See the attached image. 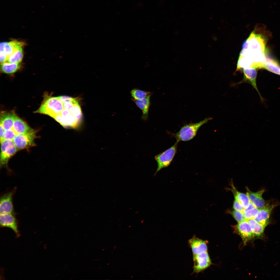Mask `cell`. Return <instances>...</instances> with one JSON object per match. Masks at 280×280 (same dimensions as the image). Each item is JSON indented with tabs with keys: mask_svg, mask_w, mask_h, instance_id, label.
I'll return each instance as SVG.
<instances>
[{
	"mask_svg": "<svg viewBox=\"0 0 280 280\" xmlns=\"http://www.w3.org/2000/svg\"><path fill=\"white\" fill-rule=\"evenodd\" d=\"M259 209L255 207L254 208L245 212L244 213L245 219L248 220L251 219H254L258 212Z\"/></svg>",
	"mask_w": 280,
	"mask_h": 280,
	"instance_id": "obj_27",
	"label": "cell"
},
{
	"mask_svg": "<svg viewBox=\"0 0 280 280\" xmlns=\"http://www.w3.org/2000/svg\"><path fill=\"white\" fill-rule=\"evenodd\" d=\"M69 110L72 115L75 117L81 123L82 114L81 107L78 103L75 104Z\"/></svg>",
	"mask_w": 280,
	"mask_h": 280,
	"instance_id": "obj_26",
	"label": "cell"
},
{
	"mask_svg": "<svg viewBox=\"0 0 280 280\" xmlns=\"http://www.w3.org/2000/svg\"><path fill=\"white\" fill-rule=\"evenodd\" d=\"M1 227H7L12 229L15 233L16 238L20 236L18 229V223L15 216V214H0Z\"/></svg>",
	"mask_w": 280,
	"mask_h": 280,
	"instance_id": "obj_9",
	"label": "cell"
},
{
	"mask_svg": "<svg viewBox=\"0 0 280 280\" xmlns=\"http://www.w3.org/2000/svg\"><path fill=\"white\" fill-rule=\"evenodd\" d=\"M12 129L17 134L27 133L32 129L24 121L16 116Z\"/></svg>",
	"mask_w": 280,
	"mask_h": 280,
	"instance_id": "obj_19",
	"label": "cell"
},
{
	"mask_svg": "<svg viewBox=\"0 0 280 280\" xmlns=\"http://www.w3.org/2000/svg\"><path fill=\"white\" fill-rule=\"evenodd\" d=\"M23 47L15 49L8 57L7 62L15 63H20L22 61L23 56Z\"/></svg>",
	"mask_w": 280,
	"mask_h": 280,
	"instance_id": "obj_24",
	"label": "cell"
},
{
	"mask_svg": "<svg viewBox=\"0 0 280 280\" xmlns=\"http://www.w3.org/2000/svg\"><path fill=\"white\" fill-rule=\"evenodd\" d=\"M36 134V131L32 129L27 133L17 134L13 141L18 150L27 148L35 145Z\"/></svg>",
	"mask_w": 280,
	"mask_h": 280,
	"instance_id": "obj_5",
	"label": "cell"
},
{
	"mask_svg": "<svg viewBox=\"0 0 280 280\" xmlns=\"http://www.w3.org/2000/svg\"><path fill=\"white\" fill-rule=\"evenodd\" d=\"M246 194L248 196L250 202L256 207L260 209L265 206L268 203L263 199L262 195L264 192V189L261 190L256 192H253L247 188Z\"/></svg>",
	"mask_w": 280,
	"mask_h": 280,
	"instance_id": "obj_15",
	"label": "cell"
},
{
	"mask_svg": "<svg viewBox=\"0 0 280 280\" xmlns=\"http://www.w3.org/2000/svg\"><path fill=\"white\" fill-rule=\"evenodd\" d=\"M16 135L17 134L12 128L5 130L3 139L13 141Z\"/></svg>",
	"mask_w": 280,
	"mask_h": 280,
	"instance_id": "obj_29",
	"label": "cell"
},
{
	"mask_svg": "<svg viewBox=\"0 0 280 280\" xmlns=\"http://www.w3.org/2000/svg\"><path fill=\"white\" fill-rule=\"evenodd\" d=\"M16 188L2 195L0 199V214H15L13 203V198Z\"/></svg>",
	"mask_w": 280,
	"mask_h": 280,
	"instance_id": "obj_8",
	"label": "cell"
},
{
	"mask_svg": "<svg viewBox=\"0 0 280 280\" xmlns=\"http://www.w3.org/2000/svg\"><path fill=\"white\" fill-rule=\"evenodd\" d=\"M236 227L244 244L254 236L247 220L238 223Z\"/></svg>",
	"mask_w": 280,
	"mask_h": 280,
	"instance_id": "obj_13",
	"label": "cell"
},
{
	"mask_svg": "<svg viewBox=\"0 0 280 280\" xmlns=\"http://www.w3.org/2000/svg\"><path fill=\"white\" fill-rule=\"evenodd\" d=\"M1 142V166L7 164L9 160L16 152L18 149L13 141L3 139Z\"/></svg>",
	"mask_w": 280,
	"mask_h": 280,
	"instance_id": "obj_6",
	"label": "cell"
},
{
	"mask_svg": "<svg viewBox=\"0 0 280 280\" xmlns=\"http://www.w3.org/2000/svg\"><path fill=\"white\" fill-rule=\"evenodd\" d=\"M263 68L280 75V64L275 59L268 57L267 55Z\"/></svg>",
	"mask_w": 280,
	"mask_h": 280,
	"instance_id": "obj_20",
	"label": "cell"
},
{
	"mask_svg": "<svg viewBox=\"0 0 280 280\" xmlns=\"http://www.w3.org/2000/svg\"><path fill=\"white\" fill-rule=\"evenodd\" d=\"M194 265L192 274H197L209 267L211 262L207 251L198 254H193Z\"/></svg>",
	"mask_w": 280,
	"mask_h": 280,
	"instance_id": "obj_7",
	"label": "cell"
},
{
	"mask_svg": "<svg viewBox=\"0 0 280 280\" xmlns=\"http://www.w3.org/2000/svg\"><path fill=\"white\" fill-rule=\"evenodd\" d=\"M208 243L207 241L200 239L195 235L188 242V247L191 249L193 254H199L207 251Z\"/></svg>",
	"mask_w": 280,
	"mask_h": 280,
	"instance_id": "obj_10",
	"label": "cell"
},
{
	"mask_svg": "<svg viewBox=\"0 0 280 280\" xmlns=\"http://www.w3.org/2000/svg\"><path fill=\"white\" fill-rule=\"evenodd\" d=\"M64 109L63 104L59 97H50L45 95L41 106L35 112L47 115L53 118L60 114Z\"/></svg>",
	"mask_w": 280,
	"mask_h": 280,
	"instance_id": "obj_2",
	"label": "cell"
},
{
	"mask_svg": "<svg viewBox=\"0 0 280 280\" xmlns=\"http://www.w3.org/2000/svg\"><path fill=\"white\" fill-rule=\"evenodd\" d=\"M25 43L23 42L16 40L9 42H3L0 44V53L8 57L18 47H23Z\"/></svg>",
	"mask_w": 280,
	"mask_h": 280,
	"instance_id": "obj_14",
	"label": "cell"
},
{
	"mask_svg": "<svg viewBox=\"0 0 280 280\" xmlns=\"http://www.w3.org/2000/svg\"><path fill=\"white\" fill-rule=\"evenodd\" d=\"M78 103L77 100L74 102L68 101L63 103L64 109L69 110L73 107L74 105Z\"/></svg>",
	"mask_w": 280,
	"mask_h": 280,
	"instance_id": "obj_31",
	"label": "cell"
},
{
	"mask_svg": "<svg viewBox=\"0 0 280 280\" xmlns=\"http://www.w3.org/2000/svg\"><path fill=\"white\" fill-rule=\"evenodd\" d=\"M132 99L138 100L144 98L150 95L151 93L149 92L145 91L137 88L132 89L130 92Z\"/></svg>",
	"mask_w": 280,
	"mask_h": 280,
	"instance_id": "obj_25",
	"label": "cell"
},
{
	"mask_svg": "<svg viewBox=\"0 0 280 280\" xmlns=\"http://www.w3.org/2000/svg\"><path fill=\"white\" fill-rule=\"evenodd\" d=\"M247 220L254 236H260L261 235L265 226L259 223L254 219Z\"/></svg>",
	"mask_w": 280,
	"mask_h": 280,
	"instance_id": "obj_23",
	"label": "cell"
},
{
	"mask_svg": "<svg viewBox=\"0 0 280 280\" xmlns=\"http://www.w3.org/2000/svg\"><path fill=\"white\" fill-rule=\"evenodd\" d=\"M0 142H1L4 139V136L5 130L2 126L1 124L0 126Z\"/></svg>",
	"mask_w": 280,
	"mask_h": 280,
	"instance_id": "obj_33",
	"label": "cell"
},
{
	"mask_svg": "<svg viewBox=\"0 0 280 280\" xmlns=\"http://www.w3.org/2000/svg\"><path fill=\"white\" fill-rule=\"evenodd\" d=\"M151 95H150L140 100H135L131 99L137 107L142 110V114L141 118L144 121H147L148 119Z\"/></svg>",
	"mask_w": 280,
	"mask_h": 280,
	"instance_id": "obj_18",
	"label": "cell"
},
{
	"mask_svg": "<svg viewBox=\"0 0 280 280\" xmlns=\"http://www.w3.org/2000/svg\"><path fill=\"white\" fill-rule=\"evenodd\" d=\"M231 214L238 223L245 220L244 214L239 211H233L231 212Z\"/></svg>",
	"mask_w": 280,
	"mask_h": 280,
	"instance_id": "obj_28",
	"label": "cell"
},
{
	"mask_svg": "<svg viewBox=\"0 0 280 280\" xmlns=\"http://www.w3.org/2000/svg\"><path fill=\"white\" fill-rule=\"evenodd\" d=\"M256 69V68L252 67L243 68V78L241 81L237 83L240 84L245 82L250 83L257 91L260 98L262 99V98L258 89L256 83V79L257 73Z\"/></svg>",
	"mask_w": 280,
	"mask_h": 280,
	"instance_id": "obj_12",
	"label": "cell"
},
{
	"mask_svg": "<svg viewBox=\"0 0 280 280\" xmlns=\"http://www.w3.org/2000/svg\"><path fill=\"white\" fill-rule=\"evenodd\" d=\"M274 206L269 205L268 204L264 207L259 209L258 214L254 219L259 223L266 226L268 222L270 213Z\"/></svg>",
	"mask_w": 280,
	"mask_h": 280,
	"instance_id": "obj_16",
	"label": "cell"
},
{
	"mask_svg": "<svg viewBox=\"0 0 280 280\" xmlns=\"http://www.w3.org/2000/svg\"><path fill=\"white\" fill-rule=\"evenodd\" d=\"M20 66V63H11L6 61L1 64V70L4 73L11 74L18 70Z\"/></svg>",
	"mask_w": 280,
	"mask_h": 280,
	"instance_id": "obj_22",
	"label": "cell"
},
{
	"mask_svg": "<svg viewBox=\"0 0 280 280\" xmlns=\"http://www.w3.org/2000/svg\"><path fill=\"white\" fill-rule=\"evenodd\" d=\"M255 207H256L255 205L251 202H250L248 206L244 209V212H245L247 211L251 210Z\"/></svg>",
	"mask_w": 280,
	"mask_h": 280,
	"instance_id": "obj_34",
	"label": "cell"
},
{
	"mask_svg": "<svg viewBox=\"0 0 280 280\" xmlns=\"http://www.w3.org/2000/svg\"><path fill=\"white\" fill-rule=\"evenodd\" d=\"M13 111L4 112L1 114L0 124L5 130L12 128L14 121L16 116Z\"/></svg>",
	"mask_w": 280,
	"mask_h": 280,
	"instance_id": "obj_17",
	"label": "cell"
},
{
	"mask_svg": "<svg viewBox=\"0 0 280 280\" xmlns=\"http://www.w3.org/2000/svg\"><path fill=\"white\" fill-rule=\"evenodd\" d=\"M59 97L60 101L62 103L68 101L73 102L77 100L75 98L68 96H59Z\"/></svg>",
	"mask_w": 280,
	"mask_h": 280,
	"instance_id": "obj_32",
	"label": "cell"
},
{
	"mask_svg": "<svg viewBox=\"0 0 280 280\" xmlns=\"http://www.w3.org/2000/svg\"><path fill=\"white\" fill-rule=\"evenodd\" d=\"M233 208L235 210L239 211L244 214V208L240 204L238 201L235 199L233 204Z\"/></svg>",
	"mask_w": 280,
	"mask_h": 280,
	"instance_id": "obj_30",
	"label": "cell"
},
{
	"mask_svg": "<svg viewBox=\"0 0 280 280\" xmlns=\"http://www.w3.org/2000/svg\"><path fill=\"white\" fill-rule=\"evenodd\" d=\"M211 119L212 118L208 117L198 123L187 124L182 127L178 132L169 133L174 137L176 141L178 142L189 141L195 137L198 130L202 125Z\"/></svg>",
	"mask_w": 280,
	"mask_h": 280,
	"instance_id": "obj_3",
	"label": "cell"
},
{
	"mask_svg": "<svg viewBox=\"0 0 280 280\" xmlns=\"http://www.w3.org/2000/svg\"><path fill=\"white\" fill-rule=\"evenodd\" d=\"M231 191L233 193L235 199L237 200L241 205L244 208L247 207L250 201L249 198L246 194L238 191L235 188L233 184H231Z\"/></svg>",
	"mask_w": 280,
	"mask_h": 280,
	"instance_id": "obj_21",
	"label": "cell"
},
{
	"mask_svg": "<svg viewBox=\"0 0 280 280\" xmlns=\"http://www.w3.org/2000/svg\"><path fill=\"white\" fill-rule=\"evenodd\" d=\"M255 29L243 42L242 49L253 58L263 57L267 52L266 45L270 34L265 29Z\"/></svg>",
	"mask_w": 280,
	"mask_h": 280,
	"instance_id": "obj_1",
	"label": "cell"
},
{
	"mask_svg": "<svg viewBox=\"0 0 280 280\" xmlns=\"http://www.w3.org/2000/svg\"><path fill=\"white\" fill-rule=\"evenodd\" d=\"M60 114L62 117L61 125L64 128L75 129L79 127L81 123L72 115L69 110L64 109Z\"/></svg>",
	"mask_w": 280,
	"mask_h": 280,
	"instance_id": "obj_11",
	"label": "cell"
},
{
	"mask_svg": "<svg viewBox=\"0 0 280 280\" xmlns=\"http://www.w3.org/2000/svg\"><path fill=\"white\" fill-rule=\"evenodd\" d=\"M178 142L176 141L171 147L155 156V159L157 163V167L153 176L161 169L170 164L177 152Z\"/></svg>",
	"mask_w": 280,
	"mask_h": 280,
	"instance_id": "obj_4",
	"label": "cell"
}]
</instances>
